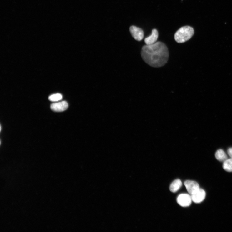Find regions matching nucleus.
I'll list each match as a JSON object with an SVG mask.
<instances>
[{
	"mask_svg": "<svg viewBox=\"0 0 232 232\" xmlns=\"http://www.w3.org/2000/svg\"><path fill=\"white\" fill-rule=\"evenodd\" d=\"M62 96L60 93H58L51 95L48 98L49 100L52 102H56L61 100Z\"/></svg>",
	"mask_w": 232,
	"mask_h": 232,
	"instance_id": "12",
	"label": "nucleus"
},
{
	"mask_svg": "<svg viewBox=\"0 0 232 232\" xmlns=\"http://www.w3.org/2000/svg\"><path fill=\"white\" fill-rule=\"evenodd\" d=\"M215 156L216 159L220 162H224L228 159L226 153L223 150L221 149L216 151Z\"/></svg>",
	"mask_w": 232,
	"mask_h": 232,
	"instance_id": "10",
	"label": "nucleus"
},
{
	"mask_svg": "<svg viewBox=\"0 0 232 232\" xmlns=\"http://www.w3.org/2000/svg\"><path fill=\"white\" fill-rule=\"evenodd\" d=\"M194 34V30L192 27L185 26L177 31L174 35V39L178 43H184L190 39Z\"/></svg>",
	"mask_w": 232,
	"mask_h": 232,
	"instance_id": "2",
	"label": "nucleus"
},
{
	"mask_svg": "<svg viewBox=\"0 0 232 232\" xmlns=\"http://www.w3.org/2000/svg\"><path fill=\"white\" fill-rule=\"evenodd\" d=\"M184 184L187 192L191 195L200 188L198 183L194 181L187 180L184 182Z\"/></svg>",
	"mask_w": 232,
	"mask_h": 232,
	"instance_id": "6",
	"label": "nucleus"
},
{
	"mask_svg": "<svg viewBox=\"0 0 232 232\" xmlns=\"http://www.w3.org/2000/svg\"><path fill=\"white\" fill-rule=\"evenodd\" d=\"M159 37V33L156 29L152 31L151 35L146 38L144 39V42L146 45H151L156 43Z\"/></svg>",
	"mask_w": 232,
	"mask_h": 232,
	"instance_id": "8",
	"label": "nucleus"
},
{
	"mask_svg": "<svg viewBox=\"0 0 232 232\" xmlns=\"http://www.w3.org/2000/svg\"><path fill=\"white\" fill-rule=\"evenodd\" d=\"M68 104L66 101L52 103L51 105V109L55 112H61L66 110L68 108Z\"/></svg>",
	"mask_w": 232,
	"mask_h": 232,
	"instance_id": "7",
	"label": "nucleus"
},
{
	"mask_svg": "<svg viewBox=\"0 0 232 232\" xmlns=\"http://www.w3.org/2000/svg\"><path fill=\"white\" fill-rule=\"evenodd\" d=\"M177 201L178 204L181 206L187 207L191 205L192 200L190 194H184L178 196Z\"/></svg>",
	"mask_w": 232,
	"mask_h": 232,
	"instance_id": "3",
	"label": "nucleus"
},
{
	"mask_svg": "<svg viewBox=\"0 0 232 232\" xmlns=\"http://www.w3.org/2000/svg\"><path fill=\"white\" fill-rule=\"evenodd\" d=\"M1 130H2V127H1Z\"/></svg>",
	"mask_w": 232,
	"mask_h": 232,
	"instance_id": "14",
	"label": "nucleus"
},
{
	"mask_svg": "<svg viewBox=\"0 0 232 232\" xmlns=\"http://www.w3.org/2000/svg\"><path fill=\"white\" fill-rule=\"evenodd\" d=\"M130 31L132 37L136 40L140 41L143 39L144 32L141 28L132 26L130 27Z\"/></svg>",
	"mask_w": 232,
	"mask_h": 232,
	"instance_id": "5",
	"label": "nucleus"
},
{
	"mask_svg": "<svg viewBox=\"0 0 232 232\" xmlns=\"http://www.w3.org/2000/svg\"><path fill=\"white\" fill-rule=\"evenodd\" d=\"M206 196L205 191L201 188L191 195L192 201L196 204H199L203 202L205 199Z\"/></svg>",
	"mask_w": 232,
	"mask_h": 232,
	"instance_id": "4",
	"label": "nucleus"
},
{
	"mask_svg": "<svg viewBox=\"0 0 232 232\" xmlns=\"http://www.w3.org/2000/svg\"><path fill=\"white\" fill-rule=\"evenodd\" d=\"M142 58L147 64L154 68H160L167 63L169 52L166 45L162 42L146 45L142 48Z\"/></svg>",
	"mask_w": 232,
	"mask_h": 232,
	"instance_id": "1",
	"label": "nucleus"
},
{
	"mask_svg": "<svg viewBox=\"0 0 232 232\" xmlns=\"http://www.w3.org/2000/svg\"><path fill=\"white\" fill-rule=\"evenodd\" d=\"M182 185V181L180 179H177L171 184L170 187V191L174 193L179 190Z\"/></svg>",
	"mask_w": 232,
	"mask_h": 232,
	"instance_id": "9",
	"label": "nucleus"
},
{
	"mask_svg": "<svg viewBox=\"0 0 232 232\" xmlns=\"http://www.w3.org/2000/svg\"><path fill=\"white\" fill-rule=\"evenodd\" d=\"M227 153L230 158L232 159V147L229 148L227 150Z\"/></svg>",
	"mask_w": 232,
	"mask_h": 232,
	"instance_id": "13",
	"label": "nucleus"
},
{
	"mask_svg": "<svg viewBox=\"0 0 232 232\" xmlns=\"http://www.w3.org/2000/svg\"><path fill=\"white\" fill-rule=\"evenodd\" d=\"M223 167L224 169L228 172H232V159H228L223 162Z\"/></svg>",
	"mask_w": 232,
	"mask_h": 232,
	"instance_id": "11",
	"label": "nucleus"
}]
</instances>
